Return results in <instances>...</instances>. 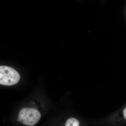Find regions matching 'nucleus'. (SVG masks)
Wrapping results in <instances>:
<instances>
[{"label": "nucleus", "mask_w": 126, "mask_h": 126, "mask_svg": "<svg viewBox=\"0 0 126 126\" xmlns=\"http://www.w3.org/2000/svg\"><path fill=\"white\" fill-rule=\"evenodd\" d=\"M41 117L40 112L32 108H24L20 111L17 121L29 126H34L37 124Z\"/></svg>", "instance_id": "nucleus-1"}, {"label": "nucleus", "mask_w": 126, "mask_h": 126, "mask_svg": "<svg viewBox=\"0 0 126 126\" xmlns=\"http://www.w3.org/2000/svg\"><path fill=\"white\" fill-rule=\"evenodd\" d=\"M20 79L19 74L14 69L5 65L0 66V84L13 86L18 83Z\"/></svg>", "instance_id": "nucleus-2"}, {"label": "nucleus", "mask_w": 126, "mask_h": 126, "mask_svg": "<svg viewBox=\"0 0 126 126\" xmlns=\"http://www.w3.org/2000/svg\"><path fill=\"white\" fill-rule=\"evenodd\" d=\"M79 122L78 120L74 118H69L66 122L65 126H79Z\"/></svg>", "instance_id": "nucleus-3"}, {"label": "nucleus", "mask_w": 126, "mask_h": 126, "mask_svg": "<svg viewBox=\"0 0 126 126\" xmlns=\"http://www.w3.org/2000/svg\"><path fill=\"white\" fill-rule=\"evenodd\" d=\"M124 119L126 121V106L124 107L122 111Z\"/></svg>", "instance_id": "nucleus-4"}]
</instances>
